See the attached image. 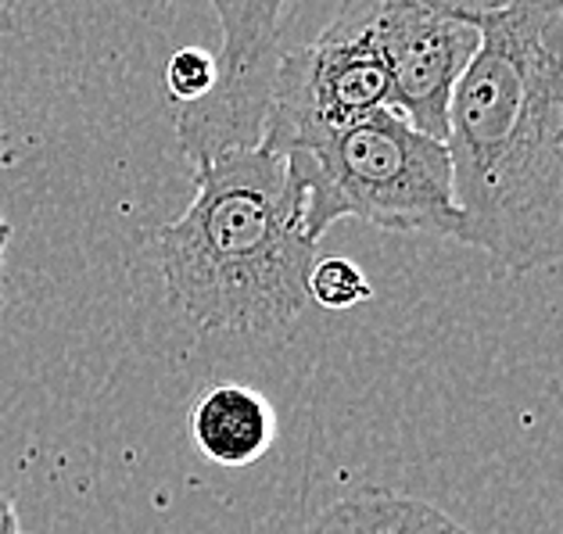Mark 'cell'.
Segmentation results:
<instances>
[{
  "label": "cell",
  "mask_w": 563,
  "mask_h": 534,
  "mask_svg": "<svg viewBox=\"0 0 563 534\" xmlns=\"http://www.w3.org/2000/svg\"><path fill=\"white\" fill-rule=\"evenodd\" d=\"M456 241L506 272L563 263V0H499L449 101Z\"/></svg>",
  "instance_id": "1"
},
{
  "label": "cell",
  "mask_w": 563,
  "mask_h": 534,
  "mask_svg": "<svg viewBox=\"0 0 563 534\" xmlns=\"http://www.w3.org/2000/svg\"><path fill=\"white\" fill-rule=\"evenodd\" d=\"M195 198L162 226L158 269L169 305L198 334L277 337L309 305L320 255L301 230V194L287 162L263 144L190 166Z\"/></svg>",
  "instance_id": "2"
},
{
  "label": "cell",
  "mask_w": 563,
  "mask_h": 534,
  "mask_svg": "<svg viewBox=\"0 0 563 534\" xmlns=\"http://www.w3.org/2000/svg\"><path fill=\"white\" fill-rule=\"evenodd\" d=\"M284 162L301 194V230L312 244L345 219L384 234L456 241L460 209L449 144L420 133L395 108L298 144Z\"/></svg>",
  "instance_id": "3"
},
{
  "label": "cell",
  "mask_w": 563,
  "mask_h": 534,
  "mask_svg": "<svg viewBox=\"0 0 563 534\" xmlns=\"http://www.w3.org/2000/svg\"><path fill=\"white\" fill-rule=\"evenodd\" d=\"M380 108H391V79L374 36V4L345 0L312 44L277 58L258 144L287 155Z\"/></svg>",
  "instance_id": "4"
},
{
  "label": "cell",
  "mask_w": 563,
  "mask_h": 534,
  "mask_svg": "<svg viewBox=\"0 0 563 534\" xmlns=\"http://www.w3.org/2000/svg\"><path fill=\"white\" fill-rule=\"evenodd\" d=\"M391 79V108L445 141L449 101L481 47V22L499 0H369Z\"/></svg>",
  "instance_id": "5"
},
{
  "label": "cell",
  "mask_w": 563,
  "mask_h": 534,
  "mask_svg": "<svg viewBox=\"0 0 563 534\" xmlns=\"http://www.w3.org/2000/svg\"><path fill=\"white\" fill-rule=\"evenodd\" d=\"M169 4V0H162ZM219 22V79L201 104L176 108L173 133L187 169L219 151L255 147L263 136L269 79L280 58L284 11L291 0H205Z\"/></svg>",
  "instance_id": "6"
},
{
  "label": "cell",
  "mask_w": 563,
  "mask_h": 534,
  "mask_svg": "<svg viewBox=\"0 0 563 534\" xmlns=\"http://www.w3.org/2000/svg\"><path fill=\"white\" fill-rule=\"evenodd\" d=\"M187 434L216 467H252L277 442V413L263 391L216 385L190 405Z\"/></svg>",
  "instance_id": "7"
},
{
  "label": "cell",
  "mask_w": 563,
  "mask_h": 534,
  "mask_svg": "<svg viewBox=\"0 0 563 534\" xmlns=\"http://www.w3.org/2000/svg\"><path fill=\"white\" fill-rule=\"evenodd\" d=\"M306 534H474L434 502L391 488H355L331 502Z\"/></svg>",
  "instance_id": "8"
},
{
  "label": "cell",
  "mask_w": 563,
  "mask_h": 534,
  "mask_svg": "<svg viewBox=\"0 0 563 534\" xmlns=\"http://www.w3.org/2000/svg\"><path fill=\"white\" fill-rule=\"evenodd\" d=\"M309 301L327 312H349L363 301L374 298V283L369 277L345 255H323L316 258L309 269Z\"/></svg>",
  "instance_id": "9"
},
{
  "label": "cell",
  "mask_w": 563,
  "mask_h": 534,
  "mask_svg": "<svg viewBox=\"0 0 563 534\" xmlns=\"http://www.w3.org/2000/svg\"><path fill=\"white\" fill-rule=\"evenodd\" d=\"M216 79H219L216 54L205 47H180L176 54H169L166 68H162V84H166L173 112L176 108L201 104L216 90Z\"/></svg>",
  "instance_id": "10"
},
{
  "label": "cell",
  "mask_w": 563,
  "mask_h": 534,
  "mask_svg": "<svg viewBox=\"0 0 563 534\" xmlns=\"http://www.w3.org/2000/svg\"><path fill=\"white\" fill-rule=\"evenodd\" d=\"M8 244H11V223L0 212V309H4V258H8Z\"/></svg>",
  "instance_id": "11"
},
{
  "label": "cell",
  "mask_w": 563,
  "mask_h": 534,
  "mask_svg": "<svg viewBox=\"0 0 563 534\" xmlns=\"http://www.w3.org/2000/svg\"><path fill=\"white\" fill-rule=\"evenodd\" d=\"M19 162V144L11 141V133L0 130V173H4L8 166H15Z\"/></svg>",
  "instance_id": "12"
},
{
  "label": "cell",
  "mask_w": 563,
  "mask_h": 534,
  "mask_svg": "<svg viewBox=\"0 0 563 534\" xmlns=\"http://www.w3.org/2000/svg\"><path fill=\"white\" fill-rule=\"evenodd\" d=\"M15 19H19V0H0V36L15 30Z\"/></svg>",
  "instance_id": "13"
}]
</instances>
